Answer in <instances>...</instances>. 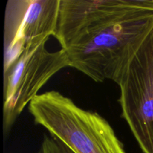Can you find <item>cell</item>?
I'll list each match as a JSON object with an SVG mask.
<instances>
[{
	"label": "cell",
	"mask_w": 153,
	"mask_h": 153,
	"mask_svg": "<svg viewBox=\"0 0 153 153\" xmlns=\"http://www.w3.org/2000/svg\"><path fill=\"white\" fill-rule=\"evenodd\" d=\"M152 30L153 9L135 6L89 28L63 49L70 67L97 82H115Z\"/></svg>",
	"instance_id": "cell-1"
},
{
	"label": "cell",
	"mask_w": 153,
	"mask_h": 153,
	"mask_svg": "<svg viewBox=\"0 0 153 153\" xmlns=\"http://www.w3.org/2000/svg\"><path fill=\"white\" fill-rule=\"evenodd\" d=\"M34 123L74 153H126L109 123L56 91L38 94L28 105Z\"/></svg>",
	"instance_id": "cell-2"
},
{
	"label": "cell",
	"mask_w": 153,
	"mask_h": 153,
	"mask_svg": "<svg viewBox=\"0 0 153 153\" xmlns=\"http://www.w3.org/2000/svg\"><path fill=\"white\" fill-rule=\"evenodd\" d=\"M115 83L123 117L143 153H153V30Z\"/></svg>",
	"instance_id": "cell-3"
},
{
	"label": "cell",
	"mask_w": 153,
	"mask_h": 153,
	"mask_svg": "<svg viewBox=\"0 0 153 153\" xmlns=\"http://www.w3.org/2000/svg\"><path fill=\"white\" fill-rule=\"evenodd\" d=\"M46 43L24 51L22 55L4 70L3 128L10 129L25 107L38 95V92L58 72L69 67L63 49L49 52Z\"/></svg>",
	"instance_id": "cell-4"
},
{
	"label": "cell",
	"mask_w": 153,
	"mask_h": 153,
	"mask_svg": "<svg viewBox=\"0 0 153 153\" xmlns=\"http://www.w3.org/2000/svg\"><path fill=\"white\" fill-rule=\"evenodd\" d=\"M60 0H8L4 14V70L27 49L55 35Z\"/></svg>",
	"instance_id": "cell-5"
},
{
	"label": "cell",
	"mask_w": 153,
	"mask_h": 153,
	"mask_svg": "<svg viewBox=\"0 0 153 153\" xmlns=\"http://www.w3.org/2000/svg\"><path fill=\"white\" fill-rule=\"evenodd\" d=\"M138 0H60L58 24L54 37L61 49L88 28L135 6Z\"/></svg>",
	"instance_id": "cell-6"
},
{
	"label": "cell",
	"mask_w": 153,
	"mask_h": 153,
	"mask_svg": "<svg viewBox=\"0 0 153 153\" xmlns=\"http://www.w3.org/2000/svg\"><path fill=\"white\" fill-rule=\"evenodd\" d=\"M36 153H74L69 147L52 135H45Z\"/></svg>",
	"instance_id": "cell-7"
}]
</instances>
